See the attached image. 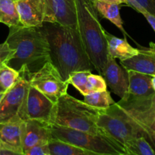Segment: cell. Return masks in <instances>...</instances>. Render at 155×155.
<instances>
[{"mask_svg":"<svg viewBox=\"0 0 155 155\" xmlns=\"http://www.w3.org/2000/svg\"><path fill=\"white\" fill-rule=\"evenodd\" d=\"M107 84L104 77L99 74H89L88 77V94L94 92H101L107 89Z\"/></svg>","mask_w":155,"mask_h":155,"instance_id":"obj_26","label":"cell"},{"mask_svg":"<svg viewBox=\"0 0 155 155\" xmlns=\"http://www.w3.org/2000/svg\"><path fill=\"white\" fill-rule=\"evenodd\" d=\"M22 26L39 27L44 22V0H16Z\"/></svg>","mask_w":155,"mask_h":155,"instance_id":"obj_16","label":"cell"},{"mask_svg":"<svg viewBox=\"0 0 155 155\" xmlns=\"http://www.w3.org/2000/svg\"><path fill=\"white\" fill-rule=\"evenodd\" d=\"M48 148L51 155H103L54 139L49 141Z\"/></svg>","mask_w":155,"mask_h":155,"instance_id":"obj_21","label":"cell"},{"mask_svg":"<svg viewBox=\"0 0 155 155\" xmlns=\"http://www.w3.org/2000/svg\"><path fill=\"white\" fill-rule=\"evenodd\" d=\"M77 27L92 67L101 76L108 57L106 31L100 23L92 0H76Z\"/></svg>","mask_w":155,"mask_h":155,"instance_id":"obj_3","label":"cell"},{"mask_svg":"<svg viewBox=\"0 0 155 155\" xmlns=\"http://www.w3.org/2000/svg\"><path fill=\"white\" fill-rule=\"evenodd\" d=\"M49 48V61L60 74L62 80L68 82L71 73L92 71L81 41L78 27L43 22L41 26Z\"/></svg>","mask_w":155,"mask_h":155,"instance_id":"obj_1","label":"cell"},{"mask_svg":"<svg viewBox=\"0 0 155 155\" xmlns=\"http://www.w3.org/2000/svg\"><path fill=\"white\" fill-rule=\"evenodd\" d=\"M11 53H12V49L9 48L7 42H5L0 44V67L6 64Z\"/></svg>","mask_w":155,"mask_h":155,"instance_id":"obj_28","label":"cell"},{"mask_svg":"<svg viewBox=\"0 0 155 155\" xmlns=\"http://www.w3.org/2000/svg\"><path fill=\"white\" fill-rule=\"evenodd\" d=\"M83 102L98 109H105L115 103L107 89L101 92H94L84 95Z\"/></svg>","mask_w":155,"mask_h":155,"instance_id":"obj_22","label":"cell"},{"mask_svg":"<svg viewBox=\"0 0 155 155\" xmlns=\"http://www.w3.org/2000/svg\"><path fill=\"white\" fill-rule=\"evenodd\" d=\"M100 109L70 95H62L55 104L53 124L88 133H103L97 126Z\"/></svg>","mask_w":155,"mask_h":155,"instance_id":"obj_4","label":"cell"},{"mask_svg":"<svg viewBox=\"0 0 155 155\" xmlns=\"http://www.w3.org/2000/svg\"><path fill=\"white\" fill-rule=\"evenodd\" d=\"M51 139L103 155H124L125 147L104 133H92L51 124Z\"/></svg>","mask_w":155,"mask_h":155,"instance_id":"obj_5","label":"cell"},{"mask_svg":"<svg viewBox=\"0 0 155 155\" xmlns=\"http://www.w3.org/2000/svg\"><path fill=\"white\" fill-rule=\"evenodd\" d=\"M129 77V96L144 99L154 96L155 92L151 84L152 76L135 71H127Z\"/></svg>","mask_w":155,"mask_h":155,"instance_id":"obj_17","label":"cell"},{"mask_svg":"<svg viewBox=\"0 0 155 155\" xmlns=\"http://www.w3.org/2000/svg\"><path fill=\"white\" fill-rule=\"evenodd\" d=\"M124 155H134V154H130V153H127V154H124Z\"/></svg>","mask_w":155,"mask_h":155,"instance_id":"obj_35","label":"cell"},{"mask_svg":"<svg viewBox=\"0 0 155 155\" xmlns=\"http://www.w3.org/2000/svg\"><path fill=\"white\" fill-rule=\"evenodd\" d=\"M30 86L45 95L52 102L68 93L69 83L62 80L60 74L50 61L46 62L36 72L27 76Z\"/></svg>","mask_w":155,"mask_h":155,"instance_id":"obj_8","label":"cell"},{"mask_svg":"<svg viewBox=\"0 0 155 155\" xmlns=\"http://www.w3.org/2000/svg\"><path fill=\"white\" fill-rule=\"evenodd\" d=\"M125 148L127 152L134 155H155L154 150L143 136L130 140Z\"/></svg>","mask_w":155,"mask_h":155,"instance_id":"obj_24","label":"cell"},{"mask_svg":"<svg viewBox=\"0 0 155 155\" xmlns=\"http://www.w3.org/2000/svg\"><path fill=\"white\" fill-rule=\"evenodd\" d=\"M92 1H98V2H109V3H116V4H118V5H121V4L127 5V1H126V0H92Z\"/></svg>","mask_w":155,"mask_h":155,"instance_id":"obj_31","label":"cell"},{"mask_svg":"<svg viewBox=\"0 0 155 155\" xmlns=\"http://www.w3.org/2000/svg\"><path fill=\"white\" fill-rule=\"evenodd\" d=\"M148 13L155 17V0H136Z\"/></svg>","mask_w":155,"mask_h":155,"instance_id":"obj_29","label":"cell"},{"mask_svg":"<svg viewBox=\"0 0 155 155\" xmlns=\"http://www.w3.org/2000/svg\"><path fill=\"white\" fill-rule=\"evenodd\" d=\"M5 42L12 53L5 64L27 77L49 61V48L42 27H9Z\"/></svg>","mask_w":155,"mask_h":155,"instance_id":"obj_2","label":"cell"},{"mask_svg":"<svg viewBox=\"0 0 155 155\" xmlns=\"http://www.w3.org/2000/svg\"><path fill=\"white\" fill-rule=\"evenodd\" d=\"M55 104L30 85L18 117L22 120H36L53 124Z\"/></svg>","mask_w":155,"mask_h":155,"instance_id":"obj_9","label":"cell"},{"mask_svg":"<svg viewBox=\"0 0 155 155\" xmlns=\"http://www.w3.org/2000/svg\"><path fill=\"white\" fill-rule=\"evenodd\" d=\"M142 15H144L145 19L148 21V22L149 23V24L151 26V27H152L153 30H154L155 32V17L153 16V15H151V14L148 13L147 12H144Z\"/></svg>","mask_w":155,"mask_h":155,"instance_id":"obj_30","label":"cell"},{"mask_svg":"<svg viewBox=\"0 0 155 155\" xmlns=\"http://www.w3.org/2000/svg\"><path fill=\"white\" fill-rule=\"evenodd\" d=\"M108 54L114 58L124 61L136 55L139 48L132 46L127 40V38H118L106 31Z\"/></svg>","mask_w":155,"mask_h":155,"instance_id":"obj_18","label":"cell"},{"mask_svg":"<svg viewBox=\"0 0 155 155\" xmlns=\"http://www.w3.org/2000/svg\"><path fill=\"white\" fill-rule=\"evenodd\" d=\"M24 155H45L49 154L48 143L35 145L24 153Z\"/></svg>","mask_w":155,"mask_h":155,"instance_id":"obj_27","label":"cell"},{"mask_svg":"<svg viewBox=\"0 0 155 155\" xmlns=\"http://www.w3.org/2000/svg\"><path fill=\"white\" fill-rule=\"evenodd\" d=\"M23 120L17 117L0 124V148L24 154L22 146Z\"/></svg>","mask_w":155,"mask_h":155,"instance_id":"obj_14","label":"cell"},{"mask_svg":"<svg viewBox=\"0 0 155 155\" xmlns=\"http://www.w3.org/2000/svg\"><path fill=\"white\" fill-rule=\"evenodd\" d=\"M20 77V74L7 64L0 67V94H3L12 89Z\"/></svg>","mask_w":155,"mask_h":155,"instance_id":"obj_23","label":"cell"},{"mask_svg":"<svg viewBox=\"0 0 155 155\" xmlns=\"http://www.w3.org/2000/svg\"><path fill=\"white\" fill-rule=\"evenodd\" d=\"M118 103L131 114L140 127L142 136L155 151V95L144 99L129 96L127 100H120Z\"/></svg>","mask_w":155,"mask_h":155,"instance_id":"obj_7","label":"cell"},{"mask_svg":"<svg viewBox=\"0 0 155 155\" xmlns=\"http://www.w3.org/2000/svg\"><path fill=\"white\" fill-rule=\"evenodd\" d=\"M97 126L104 134L125 147L130 140L142 136L139 127L131 114L116 103L105 109H100Z\"/></svg>","mask_w":155,"mask_h":155,"instance_id":"obj_6","label":"cell"},{"mask_svg":"<svg viewBox=\"0 0 155 155\" xmlns=\"http://www.w3.org/2000/svg\"><path fill=\"white\" fill-rule=\"evenodd\" d=\"M90 74H92V71H80L73 72L70 74L68 83L75 87L84 96L88 94V77Z\"/></svg>","mask_w":155,"mask_h":155,"instance_id":"obj_25","label":"cell"},{"mask_svg":"<svg viewBox=\"0 0 155 155\" xmlns=\"http://www.w3.org/2000/svg\"><path fill=\"white\" fill-rule=\"evenodd\" d=\"M0 23L8 27L21 26L16 0H0Z\"/></svg>","mask_w":155,"mask_h":155,"instance_id":"obj_20","label":"cell"},{"mask_svg":"<svg viewBox=\"0 0 155 155\" xmlns=\"http://www.w3.org/2000/svg\"><path fill=\"white\" fill-rule=\"evenodd\" d=\"M151 84H152V87L155 92V76H152V79H151Z\"/></svg>","mask_w":155,"mask_h":155,"instance_id":"obj_33","label":"cell"},{"mask_svg":"<svg viewBox=\"0 0 155 155\" xmlns=\"http://www.w3.org/2000/svg\"><path fill=\"white\" fill-rule=\"evenodd\" d=\"M120 65L127 71H135L155 76V43L150 42L149 47L139 48L136 55L120 61Z\"/></svg>","mask_w":155,"mask_h":155,"instance_id":"obj_15","label":"cell"},{"mask_svg":"<svg viewBox=\"0 0 155 155\" xmlns=\"http://www.w3.org/2000/svg\"><path fill=\"white\" fill-rule=\"evenodd\" d=\"M45 155H51L50 154H45Z\"/></svg>","mask_w":155,"mask_h":155,"instance_id":"obj_36","label":"cell"},{"mask_svg":"<svg viewBox=\"0 0 155 155\" xmlns=\"http://www.w3.org/2000/svg\"><path fill=\"white\" fill-rule=\"evenodd\" d=\"M0 155H24V154H19V153L13 152V151L1 149L0 148Z\"/></svg>","mask_w":155,"mask_h":155,"instance_id":"obj_32","label":"cell"},{"mask_svg":"<svg viewBox=\"0 0 155 155\" xmlns=\"http://www.w3.org/2000/svg\"><path fill=\"white\" fill-rule=\"evenodd\" d=\"M101 76L107 86L112 92L119 96L120 100H127L129 95V77L127 70L118 64L116 59L108 54L107 62Z\"/></svg>","mask_w":155,"mask_h":155,"instance_id":"obj_12","label":"cell"},{"mask_svg":"<svg viewBox=\"0 0 155 155\" xmlns=\"http://www.w3.org/2000/svg\"><path fill=\"white\" fill-rule=\"evenodd\" d=\"M51 125L36 120H23L22 146L24 153L35 145L49 142L51 139Z\"/></svg>","mask_w":155,"mask_h":155,"instance_id":"obj_13","label":"cell"},{"mask_svg":"<svg viewBox=\"0 0 155 155\" xmlns=\"http://www.w3.org/2000/svg\"><path fill=\"white\" fill-rule=\"evenodd\" d=\"M3 94H0V101H1V100H2V97H3Z\"/></svg>","mask_w":155,"mask_h":155,"instance_id":"obj_34","label":"cell"},{"mask_svg":"<svg viewBox=\"0 0 155 155\" xmlns=\"http://www.w3.org/2000/svg\"><path fill=\"white\" fill-rule=\"evenodd\" d=\"M29 86L30 83L27 77L20 74L15 86L4 94L0 101V124L19 117L18 114L24 104Z\"/></svg>","mask_w":155,"mask_h":155,"instance_id":"obj_10","label":"cell"},{"mask_svg":"<svg viewBox=\"0 0 155 155\" xmlns=\"http://www.w3.org/2000/svg\"><path fill=\"white\" fill-rule=\"evenodd\" d=\"M92 2L98 14H100L103 18L110 21L112 24L118 27V29H120V30L124 33V36H126L128 35L124 28V21L121 18L120 5L98 1Z\"/></svg>","mask_w":155,"mask_h":155,"instance_id":"obj_19","label":"cell"},{"mask_svg":"<svg viewBox=\"0 0 155 155\" xmlns=\"http://www.w3.org/2000/svg\"><path fill=\"white\" fill-rule=\"evenodd\" d=\"M44 22L77 27L76 0H44Z\"/></svg>","mask_w":155,"mask_h":155,"instance_id":"obj_11","label":"cell"}]
</instances>
